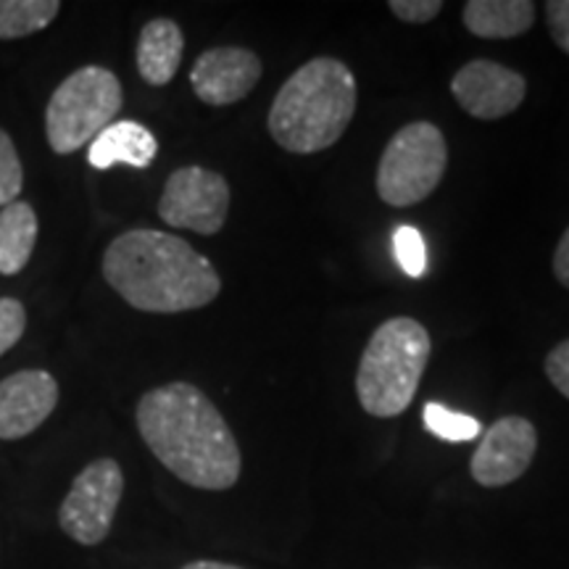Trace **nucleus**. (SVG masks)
<instances>
[{
    "label": "nucleus",
    "mask_w": 569,
    "mask_h": 569,
    "mask_svg": "<svg viewBox=\"0 0 569 569\" xmlns=\"http://www.w3.org/2000/svg\"><path fill=\"white\" fill-rule=\"evenodd\" d=\"M546 377L561 396L569 398V338L561 340L551 353L546 356Z\"/></svg>",
    "instance_id": "23"
},
{
    "label": "nucleus",
    "mask_w": 569,
    "mask_h": 569,
    "mask_svg": "<svg viewBox=\"0 0 569 569\" xmlns=\"http://www.w3.org/2000/svg\"><path fill=\"white\" fill-rule=\"evenodd\" d=\"M230 213V184L219 172L203 167H182L163 184L159 217L169 227L217 234Z\"/></svg>",
    "instance_id": "8"
},
{
    "label": "nucleus",
    "mask_w": 569,
    "mask_h": 569,
    "mask_svg": "<svg viewBox=\"0 0 569 569\" xmlns=\"http://www.w3.org/2000/svg\"><path fill=\"white\" fill-rule=\"evenodd\" d=\"M261 80V59L248 48H211L190 69L196 96L209 106L243 101Z\"/></svg>",
    "instance_id": "11"
},
{
    "label": "nucleus",
    "mask_w": 569,
    "mask_h": 569,
    "mask_svg": "<svg viewBox=\"0 0 569 569\" xmlns=\"http://www.w3.org/2000/svg\"><path fill=\"white\" fill-rule=\"evenodd\" d=\"M353 71L332 56H319L288 77L269 109V134L290 153H319L336 146L356 113Z\"/></svg>",
    "instance_id": "3"
},
{
    "label": "nucleus",
    "mask_w": 569,
    "mask_h": 569,
    "mask_svg": "<svg viewBox=\"0 0 569 569\" xmlns=\"http://www.w3.org/2000/svg\"><path fill=\"white\" fill-rule=\"evenodd\" d=\"M182 569H243V567H238V565H227V561L198 559V561H190V565H184Z\"/></svg>",
    "instance_id": "26"
},
{
    "label": "nucleus",
    "mask_w": 569,
    "mask_h": 569,
    "mask_svg": "<svg viewBox=\"0 0 569 569\" xmlns=\"http://www.w3.org/2000/svg\"><path fill=\"white\" fill-rule=\"evenodd\" d=\"M124 493V472L117 459H96L77 475L59 509V525L80 546L103 543Z\"/></svg>",
    "instance_id": "7"
},
{
    "label": "nucleus",
    "mask_w": 569,
    "mask_h": 569,
    "mask_svg": "<svg viewBox=\"0 0 569 569\" xmlns=\"http://www.w3.org/2000/svg\"><path fill=\"white\" fill-rule=\"evenodd\" d=\"M59 11V0H0V40H17L46 30Z\"/></svg>",
    "instance_id": "17"
},
{
    "label": "nucleus",
    "mask_w": 569,
    "mask_h": 569,
    "mask_svg": "<svg viewBox=\"0 0 569 569\" xmlns=\"http://www.w3.org/2000/svg\"><path fill=\"white\" fill-rule=\"evenodd\" d=\"M184 34L172 19H153L142 27L138 40L140 77L153 88H163L174 80L182 63Z\"/></svg>",
    "instance_id": "14"
},
{
    "label": "nucleus",
    "mask_w": 569,
    "mask_h": 569,
    "mask_svg": "<svg viewBox=\"0 0 569 569\" xmlns=\"http://www.w3.org/2000/svg\"><path fill=\"white\" fill-rule=\"evenodd\" d=\"M59 403V382L42 369H27L0 382V440H19L51 417Z\"/></svg>",
    "instance_id": "12"
},
{
    "label": "nucleus",
    "mask_w": 569,
    "mask_h": 569,
    "mask_svg": "<svg viewBox=\"0 0 569 569\" xmlns=\"http://www.w3.org/2000/svg\"><path fill=\"white\" fill-rule=\"evenodd\" d=\"M124 90L119 77L103 67H82L69 74L48 101L46 132L56 153L80 151L113 124L122 111Z\"/></svg>",
    "instance_id": "5"
},
{
    "label": "nucleus",
    "mask_w": 569,
    "mask_h": 569,
    "mask_svg": "<svg viewBox=\"0 0 569 569\" xmlns=\"http://www.w3.org/2000/svg\"><path fill=\"white\" fill-rule=\"evenodd\" d=\"M546 24L557 46L569 56V0H549L546 3Z\"/></svg>",
    "instance_id": "24"
},
{
    "label": "nucleus",
    "mask_w": 569,
    "mask_h": 569,
    "mask_svg": "<svg viewBox=\"0 0 569 569\" xmlns=\"http://www.w3.org/2000/svg\"><path fill=\"white\" fill-rule=\"evenodd\" d=\"M425 425L432 436L440 440H448V443H467V440H475L482 432L480 419L461 415V411H453L443 407V403H425L422 409Z\"/></svg>",
    "instance_id": "18"
},
{
    "label": "nucleus",
    "mask_w": 569,
    "mask_h": 569,
    "mask_svg": "<svg viewBox=\"0 0 569 569\" xmlns=\"http://www.w3.org/2000/svg\"><path fill=\"white\" fill-rule=\"evenodd\" d=\"M24 188V169L17 153V146L9 138V132L0 130V206L17 203Z\"/></svg>",
    "instance_id": "20"
},
{
    "label": "nucleus",
    "mask_w": 569,
    "mask_h": 569,
    "mask_svg": "<svg viewBox=\"0 0 569 569\" xmlns=\"http://www.w3.org/2000/svg\"><path fill=\"white\" fill-rule=\"evenodd\" d=\"M461 19L475 38L511 40L530 30L536 6L530 0H469Z\"/></svg>",
    "instance_id": "15"
},
{
    "label": "nucleus",
    "mask_w": 569,
    "mask_h": 569,
    "mask_svg": "<svg viewBox=\"0 0 569 569\" xmlns=\"http://www.w3.org/2000/svg\"><path fill=\"white\" fill-rule=\"evenodd\" d=\"M393 256L398 267L403 269L409 277L419 280L427 272V246L422 232L411 224L396 227L393 232Z\"/></svg>",
    "instance_id": "19"
},
{
    "label": "nucleus",
    "mask_w": 569,
    "mask_h": 569,
    "mask_svg": "<svg viewBox=\"0 0 569 569\" xmlns=\"http://www.w3.org/2000/svg\"><path fill=\"white\" fill-rule=\"evenodd\" d=\"M27 311L17 298H0V356L11 351L24 336Z\"/></svg>",
    "instance_id": "21"
},
{
    "label": "nucleus",
    "mask_w": 569,
    "mask_h": 569,
    "mask_svg": "<svg viewBox=\"0 0 569 569\" xmlns=\"http://www.w3.org/2000/svg\"><path fill=\"white\" fill-rule=\"evenodd\" d=\"M430 332L411 317L382 322L356 369V396L372 417H398L415 401L430 361Z\"/></svg>",
    "instance_id": "4"
},
{
    "label": "nucleus",
    "mask_w": 569,
    "mask_h": 569,
    "mask_svg": "<svg viewBox=\"0 0 569 569\" xmlns=\"http://www.w3.org/2000/svg\"><path fill=\"white\" fill-rule=\"evenodd\" d=\"M457 103L475 119H501L522 106L528 82L519 71L490 59H475L451 80Z\"/></svg>",
    "instance_id": "10"
},
{
    "label": "nucleus",
    "mask_w": 569,
    "mask_h": 569,
    "mask_svg": "<svg viewBox=\"0 0 569 569\" xmlns=\"http://www.w3.org/2000/svg\"><path fill=\"white\" fill-rule=\"evenodd\" d=\"M138 430L174 478L198 490H227L240 478L238 440L222 411L190 382L148 390L138 403Z\"/></svg>",
    "instance_id": "1"
},
{
    "label": "nucleus",
    "mask_w": 569,
    "mask_h": 569,
    "mask_svg": "<svg viewBox=\"0 0 569 569\" xmlns=\"http://www.w3.org/2000/svg\"><path fill=\"white\" fill-rule=\"evenodd\" d=\"M448 167V146L440 127L411 122L401 127L377 163V196L388 206L407 209L436 193Z\"/></svg>",
    "instance_id": "6"
},
{
    "label": "nucleus",
    "mask_w": 569,
    "mask_h": 569,
    "mask_svg": "<svg viewBox=\"0 0 569 569\" xmlns=\"http://www.w3.org/2000/svg\"><path fill=\"white\" fill-rule=\"evenodd\" d=\"M553 274L565 288H569V227L561 234L557 251H553Z\"/></svg>",
    "instance_id": "25"
},
{
    "label": "nucleus",
    "mask_w": 569,
    "mask_h": 569,
    "mask_svg": "<svg viewBox=\"0 0 569 569\" xmlns=\"http://www.w3.org/2000/svg\"><path fill=\"white\" fill-rule=\"evenodd\" d=\"M538 451V430L530 419L511 415L496 419L482 432L469 475L482 488H503L528 472Z\"/></svg>",
    "instance_id": "9"
},
{
    "label": "nucleus",
    "mask_w": 569,
    "mask_h": 569,
    "mask_svg": "<svg viewBox=\"0 0 569 569\" xmlns=\"http://www.w3.org/2000/svg\"><path fill=\"white\" fill-rule=\"evenodd\" d=\"M156 153H159V142L146 124L122 119L113 122L90 142L88 161L92 169H111L113 163H127V167L146 169L151 167Z\"/></svg>",
    "instance_id": "13"
},
{
    "label": "nucleus",
    "mask_w": 569,
    "mask_h": 569,
    "mask_svg": "<svg viewBox=\"0 0 569 569\" xmlns=\"http://www.w3.org/2000/svg\"><path fill=\"white\" fill-rule=\"evenodd\" d=\"M103 277L132 309L148 315L203 309L222 293L211 261L161 230L119 234L103 253Z\"/></svg>",
    "instance_id": "2"
},
{
    "label": "nucleus",
    "mask_w": 569,
    "mask_h": 569,
    "mask_svg": "<svg viewBox=\"0 0 569 569\" xmlns=\"http://www.w3.org/2000/svg\"><path fill=\"white\" fill-rule=\"evenodd\" d=\"M38 243V213L17 201L0 209V274H19Z\"/></svg>",
    "instance_id": "16"
},
{
    "label": "nucleus",
    "mask_w": 569,
    "mask_h": 569,
    "mask_svg": "<svg viewBox=\"0 0 569 569\" xmlns=\"http://www.w3.org/2000/svg\"><path fill=\"white\" fill-rule=\"evenodd\" d=\"M388 9L407 24H427L443 11L440 0H390Z\"/></svg>",
    "instance_id": "22"
}]
</instances>
